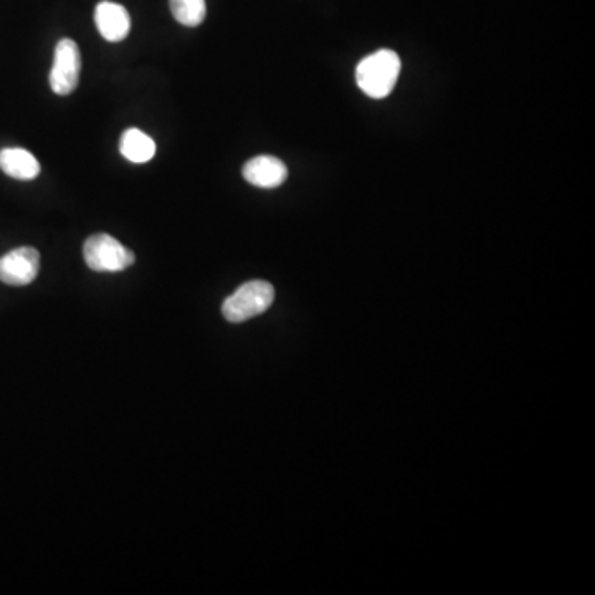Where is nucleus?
Returning <instances> with one entry per match:
<instances>
[{
	"instance_id": "1",
	"label": "nucleus",
	"mask_w": 595,
	"mask_h": 595,
	"mask_svg": "<svg viewBox=\"0 0 595 595\" xmlns=\"http://www.w3.org/2000/svg\"><path fill=\"white\" fill-rule=\"evenodd\" d=\"M400 75V58L392 50H377L361 60L356 68L357 86L367 96L382 100L391 95Z\"/></svg>"
},
{
	"instance_id": "6",
	"label": "nucleus",
	"mask_w": 595,
	"mask_h": 595,
	"mask_svg": "<svg viewBox=\"0 0 595 595\" xmlns=\"http://www.w3.org/2000/svg\"><path fill=\"white\" fill-rule=\"evenodd\" d=\"M243 177L252 186L275 189L286 181L288 167L275 156H257L243 166Z\"/></svg>"
},
{
	"instance_id": "4",
	"label": "nucleus",
	"mask_w": 595,
	"mask_h": 595,
	"mask_svg": "<svg viewBox=\"0 0 595 595\" xmlns=\"http://www.w3.org/2000/svg\"><path fill=\"white\" fill-rule=\"evenodd\" d=\"M81 55L77 43L70 39H62L55 47L50 86L53 93L67 96L77 90L80 81Z\"/></svg>"
},
{
	"instance_id": "2",
	"label": "nucleus",
	"mask_w": 595,
	"mask_h": 595,
	"mask_svg": "<svg viewBox=\"0 0 595 595\" xmlns=\"http://www.w3.org/2000/svg\"><path fill=\"white\" fill-rule=\"evenodd\" d=\"M275 288L268 281L253 280L243 283L234 295L222 305L224 318L230 323H243L247 319L263 315L273 305Z\"/></svg>"
},
{
	"instance_id": "7",
	"label": "nucleus",
	"mask_w": 595,
	"mask_h": 595,
	"mask_svg": "<svg viewBox=\"0 0 595 595\" xmlns=\"http://www.w3.org/2000/svg\"><path fill=\"white\" fill-rule=\"evenodd\" d=\"M96 27L101 37L108 42H121L126 39L131 30V17L123 5L110 0H103L95 10Z\"/></svg>"
},
{
	"instance_id": "5",
	"label": "nucleus",
	"mask_w": 595,
	"mask_h": 595,
	"mask_svg": "<svg viewBox=\"0 0 595 595\" xmlns=\"http://www.w3.org/2000/svg\"><path fill=\"white\" fill-rule=\"evenodd\" d=\"M39 272L40 253L34 247L15 248L0 257V281L5 285H30Z\"/></svg>"
},
{
	"instance_id": "8",
	"label": "nucleus",
	"mask_w": 595,
	"mask_h": 595,
	"mask_svg": "<svg viewBox=\"0 0 595 595\" xmlns=\"http://www.w3.org/2000/svg\"><path fill=\"white\" fill-rule=\"evenodd\" d=\"M0 169L17 181H34L40 174V162L27 149L5 148L0 151Z\"/></svg>"
},
{
	"instance_id": "9",
	"label": "nucleus",
	"mask_w": 595,
	"mask_h": 595,
	"mask_svg": "<svg viewBox=\"0 0 595 595\" xmlns=\"http://www.w3.org/2000/svg\"><path fill=\"white\" fill-rule=\"evenodd\" d=\"M119 151L128 161L134 162V164H144L154 158L156 143L141 129L129 128L121 136Z\"/></svg>"
},
{
	"instance_id": "10",
	"label": "nucleus",
	"mask_w": 595,
	"mask_h": 595,
	"mask_svg": "<svg viewBox=\"0 0 595 595\" xmlns=\"http://www.w3.org/2000/svg\"><path fill=\"white\" fill-rule=\"evenodd\" d=\"M172 17L186 27H197L205 20V0H169Z\"/></svg>"
},
{
	"instance_id": "3",
	"label": "nucleus",
	"mask_w": 595,
	"mask_h": 595,
	"mask_svg": "<svg viewBox=\"0 0 595 595\" xmlns=\"http://www.w3.org/2000/svg\"><path fill=\"white\" fill-rule=\"evenodd\" d=\"M83 257L93 272H123L133 265L134 253L108 234L91 235L83 245Z\"/></svg>"
}]
</instances>
